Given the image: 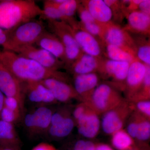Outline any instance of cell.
Segmentation results:
<instances>
[{"label": "cell", "instance_id": "cell-1", "mask_svg": "<svg viewBox=\"0 0 150 150\" xmlns=\"http://www.w3.org/2000/svg\"><path fill=\"white\" fill-rule=\"evenodd\" d=\"M0 64L22 83L40 82L50 78L65 81V76L62 73L47 69L12 51H1Z\"/></svg>", "mask_w": 150, "mask_h": 150}, {"label": "cell", "instance_id": "cell-2", "mask_svg": "<svg viewBox=\"0 0 150 150\" xmlns=\"http://www.w3.org/2000/svg\"><path fill=\"white\" fill-rule=\"evenodd\" d=\"M43 14L33 0L0 1V28L12 30Z\"/></svg>", "mask_w": 150, "mask_h": 150}, {"label": "cell", "instance_id": "cell-3", "mask_svg": "<svg viewBox=\"0 0 150 150\" xmlns=\"http://www.w3.org/2000/svg\"><path fill=\"white\" fill-rule=\"evenodd\" d=\"M45 30V25L41 20H33L21 25L11 31L3 50L11 51L17 47L33 45Z\"/></svg>", "mask_w": 150, "mask_h": 150}, {"label": "cell", "instance_id": "cell-4", "mask_svg": "<svg viewBox=\"0 0 150 150\" xmlns=\"http://www.w3.org/2000/svg\"><path fill=\"white\" fill-rule=\"evenodd\" d=\"M47 21L51 32L60 39L64 47L65 62L72 64L81 55V49L73 35L71 26L64 22Z\"/></svg>", "mask_w": 150, "mask_h": 150}, {"label": "cell", "instance_id": "cell-5", "mask_svg": "<svg viewBox=\"0 0 150 150\" xmlns=\"http://www.w3.org/2000/svg\"><path fill=\"white\" fill-rule=\"evenodd\" d=\"M53 110L46 105H40L25 116V129L31 136L47 134L51 125Z\"/></svg>", "mask_w": 150, "mask_h": 150}, {"label": "cell", "instance_id": "cell-6", "mask_svg": "<svg viewBox=\"0 0 150 150\" xmlns=\"http://www.w3.org/2000/svg\"><path fill=\"white\" fill-rule=\"evenodd\" d=\"M19 56L31 59L49 69L56 70L62 67L63 62L56 59L48 51L34 45L20 46L11 51Z\"/></svg>", "mask_w": 150, "mask_h": 150}, {"label": "cell", "instance_id": "cell-7", "mask_svg": "<svg viewBox=\"0 0 150 150\" xmlns=\"http://www.w3.org/2000/svg\"><path fill=\"white\" fill-rule=\"evenodd\" d=\"M121 102L118 94L106 84L97 87L92 96L93 105L99 112H107L117 107Z\"/></svg>", "mask_w": 150, "mask_h": 150}, {"label": "cell", "instance_id": "cell-8", "mask_svg": "<svg viewBox=\"0 0 150 150\" xmlns=\"http://www.w3.org/2000/svg\"><path fill=\"white\" fill-rule=\"evenodd\" d=\"M0 91L6 97L16 98L24 110L25 97L23 83L0 64Z\"/></svg>", "mask_w": 150, "mask_h": 150}, {"label": "cell", "instance_id": "cell-9", "mask_svg": "<svg viewBox=\"0 0 150 150\" xmlns=\"http://www.w3.org/2000/svg\"><path fill=\"white\" fill-rule=\"evenodd\" d=\"M23 83L25 97H27L30 102L41 105L56 103L52 93L40 82H31Z\"/></svg>", "mask_w": 150, "mask_h": 150}, {"label": "cell", "instance_id": "cell-10", "mask_svg": "<svg viewBox=\"0 0 150 150\" xmlns=\"http://www.w3.org/2000/svg\"><path fill=\"white\" fill-rule=\"evenodd\" d=\"M40 82L51 91L57 102H68L77 96L74 89L64 81L50 78Z\"/></svg>", "mask_w": 150, "mask_h": 150}, {"label": "cell", "instance_id": "cell-11", "mask_svg": "<svg viewBox=\"0 0 150 150\" xmlns=\"http://www.w3.org/2000/svg\"><path fill=\"white\" fill-rule=\"evenodd\" d=\"M35 44L44 49L62 62H66L64 47L60 39L51 32L46 30L41 34Z\"/></svg>", "mask_w": 150, "mask_h": 150}, {"label": "cell", "instance_id": "cell-12", "mask_svg": "<svg viewBox=\"0 0 150 150\" xmlns=\"http://www.w3.org/2000/svg\"><path fill=\"white\" fill-rule=\"evenodd\" d=\"M120 103L115 108L105 112L102 121L103 130L107 134H113L121 130L123 125L127 110Z\"/></svg>", "mask_w": 150, "mask_h": 150}, {"label": "cell", "instance_id": "cell-13", "mask_svg": "<svg viewBox=\"0 0 150 150\" xmlns=\"http://www.w3.org/2000/svg\"><path fill=\"white\" fill-rule=\"evenodd\" d=\"M71 31L78 44L85 54L96 57L100 54V46L94 36L86 31L71 28Z\"/></svg>", "mask_w": 150, "mask_h": 150}, {"label": "cell", "instance_id": "cell-14", "mask_svg": "<svg viewBox=\"0 0 150 150\" xmlns=\"http://www.w3.org/2000/svg\"><path fill=\"white\" fill-rule=\"evenodd\" d=\"M79 133L87 138H93L98 133L100 122L95 113L85 112L77 120Z\"/></svg>", "mask_w": 150, "mask_h": 150}, {"label": "cell", "instance_id": "cell-15", "mask_svg": "<svg viewBox=\"0 0 150 150\" xmlns=\"http://www.w3.org/2000/svg\"><path fill=\"white\" fill-rule=\"evenodd\" d=\"M86 9L98 23H107L112 18V10L103 0L89 1Z\"/></svg>", "mask_w": 150, "mask_h": 150}, {"label": "cell", "instance_id": "cell-16", "mask_svg": "<svg viewBox=\"0 0 150 150\" xmlns=\"http://www.w3.org/2000/svg\"><path fill=\"white\" fill-rule=\"evenodd\" d=\"M21 144L14 124L0 119V146L20 148Z\"/></svg>", "mask_w": 150, "mask_h": 150}, {"label": "cell", "instance_id": "cell-17", "mask_svg": "<svg viewBox=\"0 0 150 150\" xmlns=\"http://www.w3.org/2000/svg\"><path fill=\"white\" fill-rule=\"evenodd\" d=\"M146 70V65L134 60L129 66L126 78L127 84L131 88H138L143 83Z\"/></svg>", "mask_w": 150, "mask_h": 150}, {"label": "cell", "instance_id": "cell-18", "mask_svg": "<svg viewBox=\"0 0 150 150\" xmlns=\"http://www.w3.org/2000/svg\"><path fill=\"white\" fill-rule=\"evenodd\" d=\"M98 76L94 73L76 75L74 81V89L77 95H83L93 89L98 83Z\"/></svg>", "mask_w": 150, "mask_h": 150}, {"label": "cell", "instance_id": "cell-19", "mask_svg": "<svg viewBox=\"0 0 150 150\" xmlns=\"http://www.w3.org/2000/svg\"><path fill=\"white\" fill-rule=\"evenodd\" d=\"M98 62L95 57L85 54L72 64L71 69L76 75L92 73L97 68Z\"/></svg>", "mask_w": 150, "mask_h": 150}, {"label": "cell", "instance_id": "cell-20", "mask_svg": "<svg viewBox=\"0 0 150 150\" xmlns=\"http://www.w3.org/2000/svg\"><path fill=\"white\" fill-rule=\"evenodd\" d=\"M74 127V121L68 115L58 123L50 125L47 134L52 138L61 139L69 135Z\"/></svg>", "mask_w": 150, "mask_h": 150}, {"label": "cell", "instance_id": "cell-21", "mask_svg": "<svg viewBox=\"0 0 150 150\" xmlns=\"http://www.w3.org/2000/svg\"><path fill=\"white\" fill-rule=\"evenodd\" d=\"M105 39L108 44L128 49V38L125 32L117 26L112 25L108 28Z\"/></svg>", "mask_w": 150, "mask_h": 150}, {"label": "cell", "instance_id": "cell-22", "mask_svg": "<svg viewBox=\"0 0 150 150\" xmlns=\"http://www.w3.org/2000/svg\"><path fill=\"white\" fill-rule=\"evenodd\" d=\"M130 63L127 62L108 60L105 62V69L109 75L118 81L126 79Z\"/></svg>", "mask_w": 150, "mask_h": 150}, {"label": "cell", "instance_id": "cell-23", "mask_svg": "<svg viewBox=\"0 0 150 150\" xmlns=\"http://www.w3.org/2000/svg\"><path fill=\"white\" fill-rule=\"evenodd\" d=\"M43 14L40 17L46 21H62L66 23L71 27L74 26L75 23L73 20H70L64 16L56 7L51 4L48 0L45 1L43 2Z\"/></svg>", "mask_w": 150, "mask_h": 150}, {"label": "cell", "instance_id": "cell-24", "mask_svg": "<svg viewBox=\"0 0 150 150\" xmlns=\"http://www.w3.org/2000/svg\"><path fill=\"white\" fill-rule=\"evenodd\" d=\"M130 26L137 31H146L149 29L150 17L140 11L132 12L128 17Z\"/></svg>", "mask_w": 150, "mask_h": 150}, {"label": "cell", "instance_id": "cell-25", "mask_svg": "<svg viewBox=\"0 0 150 150\" xmlns=\"http://www.w3.org/2000/svg\"><path fill=\"white\" fill-rule=\"evenodd\" d=\"M106 50L110 60L127 62L130 64L134 61V56L128 49L108 44Z\"/></svg>", "mask_w": 150, "mask_h": 150}, {"label": "cell", "instance_id": "cell-26", "mask_svg": "<svg viewBox=\"0 0 150 150\" xmlns=\"http://www.w3.org/2000/svg\"><path fill=\"white\" fill-rule=\"evenodd\" d=\"M112 143L113 146L118 150L128 149L133 144L131 137L123 130H119L113 134Z\"/></svg>", "mask_w": 150, "mask_h": 150}, {"label": "cell", "instance_id": "cell-27", "mask_svg": "<svg viewBox=\"0 0 150 150\" xmlns=\"http://www.w3.org/2000/svg\"><path fill=\"white\" fill-rule=\"evenodd\" d=\"M51 4L56 7L64 16L70 20H73V16L79 8L78 2L75 0H65V1L59 4H54L48 0Z\"/></svg>", "mask_w": 150, "mask_h": 150}, {"label": "cell", "instance_id": "cell-28", "mask_svg": "<svg viewBox=\"0 0 150 150\" xmlns=\"http://www.w3.org/2000/svg\"><path fill=\"white\" fill-rule=\"evenodd\" d=\"M23 115L21 113L11 110L4 106L0 112V119L8 123L14 124L21 119Z\"/></svg>", "mask_w": 150, "mask_h": 150}, {"label": "cell", "instance_id": "cell-29", "mask_svg": "<svg viewBox=\"0 0 150 150\" xmlns=\"http://www.w3.org/2000/svg\"><path fill=\"white\" fill-rule=\"evenodd\" d=\"M150 136V122L146 120L138 122V128L136 138L141 141H146L149 139Z\"/></svg>", "mask_w": 150, "mask_h": 150}, {"label": "cell", "instance_id": "cell-30", "mask_svg": "<svg viewBox=\"0 0 150 150\" xmlns=\"http://www.w3.org/2000/svg\"><path fill=\"white\" fill-rule=\"evenodd\" d=\"M137 56L142 63L147 66L150 65V47L149 45L140 46L137 51Z\"/></svg>", "mask_w": 150, "mask_h": 150}, {"label": "cell", "instance_id": "cell-31", "mask_svg": "<svg viewBox=\"0 0 150 150\" xmlns=\"http://www.w3.org/2000/svg\"><path fill=\"white\" fill-rule=\"evenodd\" d=\"M4 106L11 110L21 113L22 115H23L24 110L22 108L18 100L14 98L5 96Z\"/></svg>", "mask_w": 150, "mask_h": 150}, {"label": "cell", "instance_id": "cell-32", "mask_svg": "<svg viewBox=\"0 0 150 150\" xmlns=\"http://www.w3.org/2000/svg\"><path fill=\"white\" fill-rule=\"evenodd\" d=\"M83 25L86 31L93 36L99 35L101 32V28L96 21L88 23Z\"/></svg>", "mask_w": 150, "mask_h": 150}, {"label": "cell", "instance_id": "cell-33", "mask_svg": "<svg viewBox=\"0 0 150 150\" xmlns=\"http://www.w3.org/2000/svg\"><path fill=\"white\" fill-rule=\"evenodd\" d=\"M95 145L92 142L85 140H79L74 146L73 150H95Z\"/></svg>", "mask_w": 150, "mask_h": 150}, {"label": "cell", "instance_id": "cell-34", "mask_svg": "<svg viewBox=\"0 0 150 150\" xmlns=\"http://www.w3.org/2000/svg\"><path fill=\"white\" fill-rule=\"evenodd\" d=\"M79 15L83 24L96 21L87 9L81 8L79 10Z\"/></svg>", "mask_w": 150, "mask_h": 150}, {"label": "cell", "instance_id": "cell-35", "mask_svg": "<svg viewBox=\"0 0 150 150\" xmlns=\"http://www.w3.org/2000/svg\"><path fill=\"white\" fill-rule=\"evenodd\" d=\"M138 109L143 113L149 117L150 115V102L149 100L139 101L137 103Z\"/></svg>", "mask_w": 150, "mask_h": 150}, {"label": "cell", "instance_id": "cell-36", "mask_svg": "<svg viewBox=\"0 0 150 150\" xmlns=\"http://www.w3.org/2000/svg\"><path fill=\"white\" fill-rule=\"evenodd\" d=\"M10 32V30L0 28V46H2L3 48L7 42Z\"/></svg>", "mask_w": 150, "mask_h": 150}, {"label": "cell", "instance_id": "cell-37", "mask_svg": "<svg viewBox=\"0 0 150 150\" xmlns=\"http://www.w3.org/2000/svg\"><path fill=\"white\" fill-rule=\"evenodd\" d=\"M138 6L140 9V11L150 16V0H142Z\"/></svg>", "mask_w": 150, "mask_h": 150}, {"label": "cell", "instance_id": "cell-38", "mask_svg": "<svg viewBox=\"0 0 150 150\" xmlns=\"http://www.w3.org/2000/svg\"><path fill=\"white\" fill-rule=\"evenodd\" d=\"M138 123L132 122L128 125L127 127L128 134L131 138H136L137 133Z\"/></svg>", "mask_w": 150, "mask_h": 150}, {"label": "cell", "instance_id": "cell-39", "mask_svg": "<svg viewBox=\"0 0 150 150\" xmlns=\"http://www.w3.org/2000/svg\"><path fill=\"white\" fill-rule=\"evenodd\" d=\"M85 112V108L83 105H78L73 111V117L77 121Z\"/></svg>", "mask_w": 150, "mask_h": 150}, {"label": "cell", "instance_id": "cell-40", "mask_svg": "<svg viewBox=\"0 0 150 150\" xmlns=\"http://www.w3.org/2000/svg\"><path fill=\"white\" fill-rule=\"evenodd\" d=\"M31 150H57L54 146L48 143H41L38 144Z\"/></svg>", "mask_w": 150, "mask_h": 150}, {"label": "cell", "instance_id": "cell-41", "mask_svg": "<svg viewBox=\"0 0 150 150\" xmlns=\"http://www.w3.org/2000/svg\"><path fill=\"white\" fill-rule=\"evenodd\" d=\"M143 83H144L145 87L149 88L150 85V66L146 65V72L145 74L144 81H143Z\"/></svg>", "mask_w": 150, "mask_h": 150}, {"label": "cell", "instance_id": "cell-42", "mask_svg": "<svg viewBox=\"0 0 150 150\" xmlns=\"http://www.w3.org/2000/svg\"><path fill=\"white\" fill-rule=\"evenodd\" d=\"M5 96L0 91V112L4 106V100Z\"/></svg>", "mask_w": 150, "mask_h": 150}, {"label": "cell", "instance_id": "cell-43", "mask_svg": "<svg viewBox=\"0 0 150 150\" xmlns=\"http://www.w3.org/2000/svg\"><path fill=\"white\" fill-rule=\"evenodd\" d=\"M95 150H113L112 148L110 147L108 145L101 144L96 147Z\"/></svg>", "mask_w": 150, "mask_h": 150}, {"label": "cell", "instance_id": "cell-44", "mask_svg": "<svg viewBox=\"0 0 150 150\" xmlns=\"http://www.w3.org/2000/svg\"><path fill=\"white\" fill-rule=\"evenodd\" d=\"M0 150H21L20 148L0 146Z\"/></svg>", "mask_w": 150, "mask_h": 150}, {"label": "cell", "instance_id": "cell-45", "mask_svg": "<svg viewBox=\"0 0 150 150\" xmlns=\"http://www.w3.org/2000/svg\"><path fill=\"white\" fill-rule=\"evenodd\" d=\"M142 1V0H134V1H132V2L135 5L139 6V5Z\"/></svg>", "mask_w": 150, "mask_h": 150}, {"label": "cell", "instance_id": "cell-46", "mask_svg": "<svg viewBox=\"0 0 150 150\" xmlns=\"http://www.w3.org/2000/svg\"><path fill=\"white\" fill-rule=\"evenodd\" d=\"M1 50H0V53H1Z\"/></svg>", "mask_w": 150, "mask_h": 150}]
</instances>
